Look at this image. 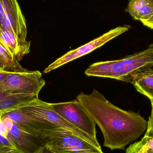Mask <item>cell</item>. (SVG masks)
Listing matches in <instances>:
<instances>
[{"instance_id":"obj_20","label":"cell","mask_w":153,"mask_h":153,"mask_svg":"<svg viewBox=\"0 0 153 153\" xmlns=\"http://www.w3.org/2000/svg\"><path fill=\"white\" fill-rule=\"evenodd\" d=\"M139 74L145 76H150L153 77V69H151L146 71H144L142 72L139 73Z\"/></svg>"},{"instance_id":"obj_21","label":"cell","mask_w":153,"mask_h":153,"mask_svg":"<svg viewBox=\"0 0 153 153\" xmlns=\"http://www.w3.org/2000/svg\"><path fill=\"white\" fill-rule=\"evenodd\" d=\"M12 72L8 71H4L0 72V82L3 80L4 78L9 75Z\"/></svg>"},{"instance_id":"obj_22","label":"cell","mask_w":153,"mask_h":153,"mask_svg":"<svg viewBox=\"0 0 153 153\" xmlns=\"http://www.w3.org/2000/svg\"><path fill=\"white\" fill-rule=\"evenodd\" d=\"M3 13V6L2 0H0V26H1V24Z\"/></svg>"},{"instance_id":"obj_15","label":"cell","mask_w":153,"mask_h":153,"mask_svg":"<svg viewBox=\"0 0 153 153\" xmlns=\"http://www.w3.org/2000/svg\"><path fill=\"white\" fill-rule=\"evenodd\" d=\"M130 82L137 91L148 97L151 102H153V77L138 73L133 76Z\"/></svg>"},{"instance_id":"obj_12","label":"cell","mask_w":153,"mask_h":153,"mask_svg":"<svg viewBox=\"0 0 153 153\" xmlns=\"http://www.w3.org/2000/svg\"><path fill=\"white\" fill-rule=\"evenodd\" d=\"M125 11L134 20H146L153 15V0H129Z\"/></svg>"},{"instance_id":"obj_25","label":"cell","mask_w":153,"mask_h":153,"mask_svg":"<svg viewBox=\"0 0 153 153\" xmlns=\"http://www.w3.org/2000/svg\"><path fill=\"white\" fill-rule=\"evenodd\" d=\"M149 47H150L152 48H153V44L150 45L149 46Z\"/></svg>"},{"instance_id":"obj_8","label":"cell","mask_w":153,"mask_h":153,"mask_svg":"<svg viewBox=\"0 0 153 153\" xmlns=\"http://www.w3.org/2000/svg\"><path fill=\"white\" fill-rule=\"evenodd\" d=\"M130 27V26L127 25L117 27L89 43L67 52L47 67L44 71V73H48L51 71L93 52L111 39L128 31Z\"/></svg>"},{"instance_id":"obj_23","label":"cell","mask_w":153,"mask_h":153,"mask_svg":"<svg viewBox=\"0 0 153 153\" xmlns=\"http://www.w3.org/2000/svg\"><path fill=\"white\" fill-rule=\"evenodd\" d=\"M35 153H53L50 151V149L46 146Z\"/></svg>"},{"instance_id":"obj_10","label":"cell","mask_w":153,"mask_h":153,"mask_svg":"<svg viewBox=\"0 0 153 153\" xmlns=\"http://www.w3.org/2000/svg\"><path fill=\"white\" fill-rule=\"evenodd\" d=\"M3 15L1 28L10 30L25 41L27 36L26 20L17 0H2Z\"/></svg>"},{"instance_id":"obj_6","label":"cell","mask_w":153,"mask_h":153,"mask_svg":"<svg viewBox=\"0 0 153 153\" xmlns=\"http://www.w3.org/2000/svg\"><path fill=\"white\" fill-rule=\"evenodd\" d=\"M45 81L39 71L11 72L0 82V90L38 97Z\"/></svg>"},{"instance_id":"obj_9","label":"cell","mask_w":153,"mask_h":153,"mask_svg":"<svg viewBox=\"0 0 153 153\" xmlns=\"http://www.w3.org/2000/svg\"><path fill=\"white\" fill-rule=\"evenodd\" d=\"M1 115L10 119L28 133L45 138L52 131L60 128L47 120L29 116L18 108L1 111Z\"/></svg>"},{"instance_id":"obj_13","label":"cell","mask_w":153,"mask_h":153,"mask_svg":"<svg viewBox=\"0 0 153 153\" xmlns=\"http://www.w3.org/2000/svg\"><path fill=\"white\" fill-rule=\"evenodd\" d=\"M37 97L34 95L14 93L0 90V111L15 108Z\"/></svg>"},{"instance_id":"obj_7","label":"cell","mask_w":153,"mask_h":153,"mask_svg":"<svg viewBox=\"0 0 153 153\" xmlns=\"http://www.w3.org/2000/svg\"><path fill=\"white\" fill-rule=\"evenodd\" d=\"M53 109L62 117L81 131L94 139L96 124L78 100L51 103Z\"/></svg>"},{"instance_id":"obj_24","label":"cell","mask_w":153,"mask_h":153,"mask_svg":"<svg viewBox=\"0 0 153 153\" xmlns=\"http://www.w3.org/2000/svg\"><path fill=\"white\" fill-rule=\"evenodd\" d=\"M139 153H153V150L152 149H147Z\"/></svg>"},{"instance_id":"obj_18","label":"cell","mask_w":153,"mask_h":153,"mask_svg":"<svg viewBox=\"0 0 153 153\" xmlns=\"http://www.w3.org/2000/svg\"><path fill=\"white\" fill-rule=\"evenodd\" d=\"M0 153H21L15 148L12 147H0Z\"/></svg>"},{"instance_id":"obj_17","label":"cell","mask_w":153,"mask_h":153,"mask_svg":"<svg viewBox=\"0 0 153 153\" xmlns=\"http://www.w3.org/2000/svg\"><path fill=\"white\" fill-rule=\"evenodd\" d=\"M151 103L152 112L148 121L147 130L144 137L142 138L143 139H148L153 137V102H151Z\"/></svg>"},{"instance_id":"obj_5","label":"cell","mask_w":153,"mask_h":153,"mask_svg":"<svg viewBox=\"0 0 153 153\" xmlns=\"http://www.w3.org/2000/svg\"><path fill=\"white\" fill-rule=\"evenodd\" d=\"M47 139V146L53 153H103L102 149L62 128L52 131Z\"/></svg>"},{"instance_id":"obj_14","label":"cell","mask_w":153,"mask_h":153,"mask_svg":"<svg viewBox=\"0 0 153 153\" xmlns=\"http://www.w3.org/2000/svg\"><path fill=\"white\" fill-rule=\"evenodd\" d=\"M0 62L4 71L12 72H24L27 71L21 66L19 61L6 49L1 41Z\"/></svg>"},{"instance_id":"obj_4","label":"cell","mask_w":153,"mask_h":153,"mask_svg":"<svg viewBox=\"0 0 153 153\" xmlns=\"http://www.w3.org/2000/svg\"><path fill=\"white\" fill-rule=\"evenodd\" d=\"M17 108L29 116L47 120L57 127L71 131L99 149H102L97 139L93 138L66 121L53 109L51 103L43 101L37 97Z\"/></svg>"},{"instance_id":"obj_11","label":"cell","mask_w":153,"mask_h":153,"mask_svg":"<svg viewBox=\"0 0 153 153\" xmlns=\"http://www.w3.org/2000/svg\"><path fill=\"white\" fill-rule=\"evenodd\" d=\"M0 41L19 62L30 52V41L21 40L11 31L1 28Z\"/></svg>"},{"instance_id":"obj_1","label":"cell","mask_w":153,"mask_h":153,"mask_svg":"<svg viewBox=\"0 0 153 153\" xmlns=\"http://www.w3.org/2000/svg\"><path fill=\"white\" fill-rule=\"evenodd\" d=\"M76 99L100 128L104 147L125 150L147 130L148 121L139 113L116 107L96 90L89 94L81 92Z\"/></svg>"},{"instance_id":"obj_3","label":"cell","mask_w":153,"mask_h":153,"mask_svg":"<svg viewBox=\"0 0 153 153\" xmlns=\"http://www.w3.org/2000/svg\"><path fill=\"white\" fill-rule=\"evenodd\" d=\"M47 143V138L25 131L0 111V147L15 148L21 153H35Z\"/></svg>"},{"instance_id":"obj_26","label":"cell","mask_w":153,"mask_h":153,"mask_svg":"<svg viewBox=\"0 0 153 153\" xmlns=\"http://www.w3.org/2000/svg\"><path fill=\"white\" fill-rule=\"evenodd\" d=\"M0 67H2V65L1 63V62H0Z\"/></svg>"},{"instance_id":"obj_16","label":"cell","mask_w":153,"mask_h":153,"mask_svg":"<svg viewBox=\"0 0 153 153\" xmlns=\"http://www.w3.org/2000/svg\"><path fill=\"white\" fill-rule=\"evenodd\" d=\"M153 150V137L143 139L131 145L126 150V153H139L147 149Z\"/></svg>"},{"instance_id":"obj_19","label":"cell","mask_w":153,"mask_h":153,"mask_svg":"<svg viewBox=\"0 0 153 153\" xmlns=\"http://www.w3.org/2000/svg\"><path fill=\"white\" fill-rule=\"evenodd\" d=\"M143 25L150 28L151 29H153V15L150 19L146 20L141 22Z\"/></svg>"},{"instance_id":"obj_2","label":"cell","mask_w":153,"mask_h":153,"mask_svg":"<svg viewBox=\"0 0 153 153\" xmlns=\"http://www.w3.org/2000/svg\"><path fill=\"white\" fill-rule=\"evenodd\" d=\"M153 66V48L128 56L120 60L95 63L85 71L88 76L113 78L130 82L135 74L152 69Z\"/></svg>"}]
</instances>
